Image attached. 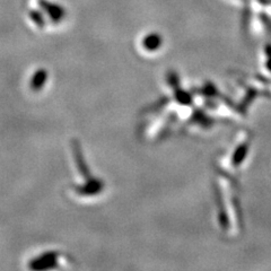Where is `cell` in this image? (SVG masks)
I'll use <instances>...</instances> for the list:
<instances>
[{"mask_svg": "<svg viewBox=\"0 0 271 271\" xmlns=\"http://www.w3.org/2000/svg\"><path fill=\"white\" fill-rule=\"evenodd\" d=\"M30 17H31V19H32V21H33L37 25H39L40 27L44 26L45 21H44V18H43L42 14L40 13V11H38V10H31V11H30Z\"/></svg>", "mask_w": 271, "mask_h": 271, "instance_id": "2", "label": "cell"}, {"mask_svg": "<svg viewBox=\"0 0 271 271\" xmlns=\"http://www.w3.org/2000/svg\"><path fill=\"white\" fill-rule=\"evenodd\" d=\"M39 3H40L41 8L44 11H46V13L49 14V16L51 17V19L54 22L60 21L61 17L65 16V10L62 9L60 6L51 3L49 1H46V0H40Z\"/></svg>", "mask_w": 271, "mask_h": 271, "instance_id": "1", "label": "cell"}]
</instances>
